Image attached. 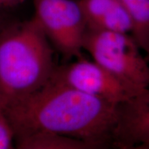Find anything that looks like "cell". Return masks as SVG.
Instances as JSON below:
<instances>
[{
  "label": "cell",
  "instance_id": "3",
  "mask_svg": "<svg viewBox=\"0 0 149 149\" xmlns=\"http://www.w3.org/2000/svg\"><path fill=\"white\" fill-rule=\"evenodd\" d=\"M83 49L115 77L144 91L149 88V63L130 33L87 29Z\"/></svg>",
  "mask_w": 149,
  "mask_h": 149
},
{
  "label": "cell",
  "instance_id": "10",
  "mask_svg": "<svg viewBox=\"0 0 149 149\" xmlns=\"http://www.w3.org/2000/svg\"><path fill=\"white\" fill-rule=\"evenodd\" d=\"M15 135L12 125L6 115L4 108L0 106V149L13 148Z\"/></svg>",
  "mask_w": 149,
  "mask_h": 149
},
{
  "label": "cell",
  "instance_id": "12",
  "mask_svg": "<svg viewBox=\"0 0 149 149\" xmlns=\"http://www.w3.org/2000/svg\"><path fill=\"white\" fill-rule=\"evenodd\" d=\"M25 0H0V8H12L21 4Z\"/></svg>",
  "mask_w": 149,
  "mask_h": 149
},
{
  "label": "cell",
  "instance_id": "9",
  "mask_svg": "<svg viewBox=\"0 0 149 149\" xmlns=\"http://www.w3.org/2000/svg\"><path fill=\"white\" fill-rule=\"evenodd\" d=\"M132 22L130 35L149 60V0H120Z\"/></svg>",
  "mask_w": 149,
  "mask_h": 149
},
{
  "label": "cell",
  "instance_id": "13",
  "mask_svg": "<svg viewBox=\"0 0 149 149\" xmlns=\"http://www.w3.org/2000/svg\"><path fill=\"white\" fill-rule=\"evenodd\" d=\"M6 97L4 91H3V89L1 86V83H0V106H2V107H4L6 105Z\"/></svg>",
  "mask_w": 149,
  "mask_h": 149
},
{
  "label": "cell",
  "instance_id": "8",
  "mask_svg": "<svg viewBox=\"0 0 149 149\" xmlns=\"http://www.w3.org/2000/svg\"><path fill=\"white\" fill-rule=\"evenodd\" d=\"M20 149H97L90 143L48 131H37L15 138Z\"/></svg>",
  "mask_w": 149,
  "mask_h": 149
},
{
  "label": "cell",
  "instance_id": "2",
  "mask_svg": "<svg viewBox=\"0 0 149 149\" xmlns=\"http://www.w3.org/2000/svg\"><path fill=\"white\" fill-rule=\"evenodd\" d=\"M49 40L33 17L0 33V83L7 104L42 88L55 70Z\"/></svg>",
  "mask_w": 149,
  "mask_h": 149
},
{
  "label": "cell",
  "instance_id": "5",
  "mask_svg": "<svg viewBox=\"0 0 149 149\" xmlns=\"http://www.w3.org/2000/svg\"><path fill=\"white\" fill-rule=\"evenodd\" d=\"M49 80L116 105L128 102L143 91L124 82L95 61L83 57L69 64L56 66Z\"/></svg>",
  "mask_w": 149,
  "mask_h": 149
},
{
  "label": "cell",
  "instance_id": "1",
  "mask_svg": "<svg viewBox=\"0 0 149 149\" xmlns=\"http://www.w3.org/2000/svg\"><path fill=\"white\" fill-rule=\"evenodd\" d=\"M118 105L51 80L4 111L15 138L37 131L53 132L112 148Z\"/></svg>",
  "mask_w": 149,
  "mask_h": 149
},
{
  "label": "cell",
  "instance_id": "4",
  "mask_svg": "<svg viewBox=\"0 0 149 149\" xmlns=\"http://www.w3.org/2000/svg\"><path fill=\"white\" fill-rule=\"evenodd\" d=\"M35 18L66 60L83 57L87 22L79 0H33Z\"/></svg>",
  "mask_w": 149,
  "mask_h": 149
},
{
  "label": "cell",
  "instance_id": "7",
  "mask_svg": "<svg viewBox=\"0 0 149 149\" xmlns=\"http://www.w3.org/2000/svg\"><path fill=\"white\" fill-rule=\"evenodd\" d=\"M91 30L131 33L132 22L120 0H79Z\"/></svg>",
  "mask_w": 149,
  "mask_h": 149
},
{
  "label": "cell",
  "instance_id": "6",
  "mask_svg": "<svg viewBox=\"0 0 149 149\" xmlns=\"http://www.w3.org/2000/svg\"><path fill=\"white\" fill-rule=\"evenodd\" d=\"M112 147L149 149V88L118 105Z\"/></svg>",
  "mask_w": 149,
  "mask_h": 149
},
{
  "label": "cell",
  "instance_id": "11",
  "mask_svg": "<svg viewBox=\"0 0 149 149\" xmlns=\"http://www.w3.org/2000/svg\"><path fill=\"white\" fill-rule=\"evenodd\" d=\"M13 21L15 20L10 18V17L5 12L4 9L0 8V33Z\"/></svg>",
  "mask_w": 149,
  "mask_h": 149
}]
</instances>
